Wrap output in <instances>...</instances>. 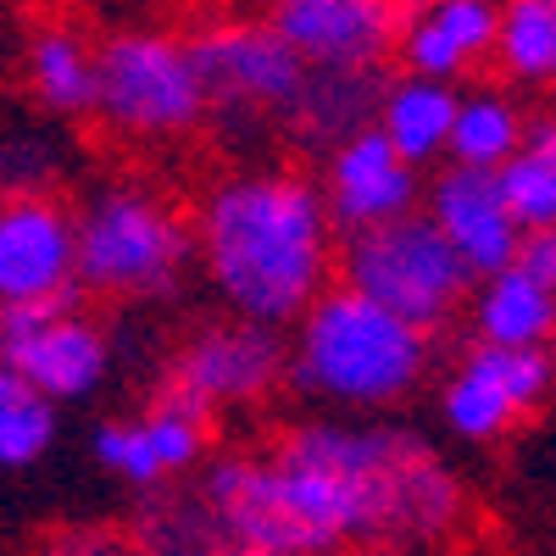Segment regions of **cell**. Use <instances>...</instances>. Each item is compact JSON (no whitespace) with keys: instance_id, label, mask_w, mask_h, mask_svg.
<instances>
[{"instance_id":"6da1fadb","label":"cell","mask_w":556,"mask_h":556,"mask_svg":"<svg viewBox=\"0 0 556 556\" xmlns=\"http://www.w3.org/2000/svg\"><path fill=\"white\" fill-rule=\"evenodd\" d=\"M190 256L228 317L285 334L334 285L340 235L323 212L317 178L301 167L251 162L201 190Z\"/></svg>"},{"instance_id":"7a4b0ae2","label":"cell","mask_w":556,"mask_h":556,"mask_svg":"<svg viewBox=\"0 0 556 556\" xmlns=\"http://www.w3.org/2000/svg\"><path fill=\"white\" fill-rule=\"evenodd\" d=\"M434 374V334L329 285L285 329V384L323 417H390Z\"/></svg>"},{"instance_id":"3957f363","label":"cell","mask_w":556,"mask_h":556,"mask_svg":"<svg viewBox=\"0 0 556 556\" xmlns=\"http://www.w3.org/2000/svg\"><path fill=\"white\" fill-rule=\"evenodd\" d=\"M78 290L112 306H162L195 273L190 217L146 178H101L73 206Z\"/></svg>"},{"instance_id":"277c9868","label":"cell","mask_w":556,"mask_h":556,"mask_svg":"<svg viewBox=\"0 0 556 556\" xmlns=\"http://www.w3.org/2000/svg\"><path fill=\"white\" fill-rule=\"evenodd\" d=\"M89 117L123 146H178L206 128V96L190 62V39L173 28H112L96 39Z\"/></svg>"},{"instance_id":"5b68a950","label":"cell","mask_w":556,"mask_h":556,"mask_svg":"<svg viewBox=\"0 0 556 556\" xmlns=\"http://www.w3.org/2000/svg\"><path fill=\"white\" fill-rule=\"evenodd\" d=\"M190 62L206 96V128L228 146L278 139L285 112L306 78L301 56L262 17H217L190 34Z\"/></svg>"},{"instance_id":"8992f818","label":"cell","mask_w":556,"mask_h":556,"mask_svg":"<svg viewBox=\"0 0 556 556\" xmlns=\"http://www.w3.org/2000/svg\"><path fill=\"white\" fill-rule=\"evenodd\" d=\"M334 273L345 290L367 295L374 306L395 312L401 323H412L424 334H440L445 323H456L462 306H468V290H473L468 267L451 256V245L434 235V223L424 212H406L395 223L345 235Z\"/></svg>"},{"instance_id":"52a82bcc","label":"cell","mask_w":556,"mask_h":556,"mask_svg":"<svg viewBox=\"0 0 556 556\" xmlns=\"http://www.w3.org/2000/svg\"><path fill=\"white\" fill-rule=\"evenodd\" d=\"M162 390L201 406L212 424L228 412H256L285 390V334L245 317L195 323L173 345Z\"/></svg>"},{"instance_id":"ba28073f","label":"cell","mask_w":556,"mask_h":556,"mask_svg":"<svg viewBox=\"0 0 556 556\" xmlns=\"http://www.w3.org/2000/svg\"><path fill=\"white\" fill-rule=\"evenodd\" d=\"M556 384L551 351L468 345L440 379V429L456 445H506L545 412Z\"/></svg>"},{"instance_id":"9c48e42d","label":"cell","mask_w":556,"mask_h":556,"mask_svg":"<svg viewBox=\"0 0 556 556\" xmlns=\"http://www.w3.org/2000/svg\"><path fill=\"white\" fill-rule=\"evenodd\" d=\"M0 362L56 412L101 395L112 379V334L78 301L0 312Z\"/></svg>"},{"instance_id":"30bf717a","label":"cell","mask_w":556,"mask_h":556,"mask_svg":"<svg viewBox=\"0 0 556 556\" xmlns=\"http://www.w3.org/2000/svg\"><path fill=\"white\" fill-rule=\"evenodd\" d=\"M212 451H217V424L201 406L167 390H156L134 417H106L89 434V456L101 462V473H112L134 495L190 484Z\"/></svg>"},{"instance_id":"8fae6325","label":"cell","mask_w":556,"mask_h":556,"mask_svg":"<svg viewBox=\"0 0 556 556\" xmlns=\"http://www.w3.org/2000/svg\"><path fill=\"white\" fill-rule=\"evenodd\" d=\"M78 301L73 267V206L56 195L0 201V312Z\"/></svg>"},{"instance_id":"7c38bea8","label":"cell","mask_w":556,"mask_h":556,"mask_svg":"<svg viewBox=\"0 0 556 556\" xmlns=\"http://www.w3.org/2000/svg\"><path fill=\"white\" fill-rule=\"evenodd\" d=\"M262 23L301 56V67L374 73L395 51L390 0H267Z\"/></svg>"},{"instance_id":"4fadbf2b","label":"cell","mask_w":556,"mask_h":556,"mask_svg":"<svg viewBox=\"0 0 556 556\" xmlns=\"http://www.w3.org/2000/svg\"><path fill=\"white\" fill-rule=\"evenodd\" d=\"M473 345L501 351H551L556 329V235H523L518 256L473 278L468 290Z\"/></svg>"},{"instance_id":"5bb4252c","label":"cell","mask_w":556,"mask_h":556,"mask_svg":"<svg viewBox=\"0 0 556 556\" xmlns=\"http://www.w3.org/2000/svg\"><path fill=\"white\" fill-rule=\"evenodd\" d=\"M317 195H323V212H329L334 235L345 240V235H362V228H379V223L417 212V201H424V173L406 167L379 128H362L323 156Z\"/></svg>"},{"instance_id":"9a60e30c","label":"cell","mask_w":556,"mask_h":556,"mask_svg":"<svg viewBox=\"0 0 556 556\" xmlns=\"http://www.w3.org/2000/svg\"><path fill=\"white\" fill-rule=\"evenodd\" d=\"M434 223V235L451 245V256L468 267V278H484L495 267H506L523 245V228L506 212L495 173H473V167H451L440 162L434 178H424V201H417Z\"/></svg>"},{"instance_id":"2e32d148","label":"cell","mask_w":556,"mask_h":556,"mask_svg":"<svg viewBox=\"0 0 556 556\" xmlns=\"http://www.w3.org/2000/svg\"><path fill=\"white\" fill-rule=\"evenodd\" d=\"M495 39V0H417L395 17V62L412 78L434 84H473L490 67Z\"/></svg>"},{"instance_id":"e0dca14e","label":"cell","mask_w":556,"mask_h":556,"mask_svg":"<svg viewBox=\"0 0 556 556\" xmlns=\"http://www.w3.org/2000/svg\"><path fill=\"white\" fill-rule=\"evenodd\" d=\"M384 67L374 73H329V67H306L295 101L285 112L278 139H290L306 156H329L334 146H345L351 134L374 128L379 112V89H384Z\"/></svg>"},{"instance_id":"ac0fdd59","label":"cell","mask_w":556,"mask_h":556,"mask_svg":"<svg viewBox=\"0 0 556 556\" xmlns=\"http://www.w3.org/2000/svg\"><path fill=\"white\" fill-rule=\"evenodd\" d=\"M17 67H23V89L39 106V117H56V123L89 117V96H96V39H84V28H73V23L28 28Z\"/></svg>"},{"instance_id":"d6986e66","label":"cell","mask_w":556,"mask_h":556,"mask_svg":"<svg viewBox=\"0 0 556 556\" xmlns=\"http://www.w3.org/2000/svg\"><path fill=\"white\" fill-rule=\"evenodd\" d=\"M451 112H456V89L434 84V78H412L395 73L379 89V112L374 128L390 139V151L406 167H440L445 162V139H451Z\"/></svg>"},{"instance_id":"ffe728a7","label":"cell","mask_w":556,"mask_h":556,"mask_svg":"<svg viewBox=\"0 0 556 556\" xmlns=\"http://www.w3.org/2000/svg\"><path fill=\"white\" fill-rule=\"evenodd\" d=\"M523 134H529V106L506 84H462L456 112H451L445 162L473 167V173H495L523 146Z\"/></svg>"},{"instance_id":"44dd1931","label":"cell","mask_w":556,"mask_h":556,"mask_svg":"<svg viewBox=\"0 0 556 556\" xmlns=\"http://www.w3.org/2000/svg\"><path fill=\"white\" fill-rule=\"evenodd\" d=\"M490 67L506 89L545 96L556 78V0H495Z\"/></svg>"},{"instance_id":"7402d4cb","label":"cell","mask_w":556,"mask_h":556,"mask_svg":"<svg viewBox=\"0 0 556 556\" xmlns=\"http://www.w3.org/2000/svg\"><path fill=\"white\" fill-rule=\"evenodd\" d=\"M123 529L139 556H228L195 484H167V490L139 495L134 518Z\"/></svg>"},{"instance_id":"603a6c76","label":"cell","mask_w":556,"mask_h":556,"mask_svg":"<svg viewBox=\"0 0 556 556\" xmlns=\"http://www.w3.org/2000/svg\"><path fill=\"white\" fill-rule=\"evenodd\" d=\"M495 190L523 235H551L556 228V123L545 112L529 117L523 146L495 167Z\"/></svg>"},{"instance_id":"cb8c5ba5","label":"cell","mask_w":556,"mask_h":556,"mask_svg":"<svg viewBox=\"0 0 556 556\" xmlns=\"http://www.w3.org/2000/svg\"><path fill=\"white\" fill-rule=\"evenodd\" d=\"M62 440V412L0 362V473H28Z\"/></svg>"},{"instance_id":"d4e9b609","label":"cell","mask_w":556,"mask_h":556,"mask_svg":"<svg viewBox=\"0 0 556 556\" xmlns=\"http://www.w3.org/2000/svg\"><path fill=\"white\" fill-rule=\"evenodd\" d=\"M67 173V146L51 128L34 123H0V201L7 195H51Z\"/></svg>"},{"instance_id":"484cf974","label":"cell","mask_w":556,"mask_h":556,"mask_svg":"<svg viewBox=\"0 0 556 556\" xmlns=\"http://www.w3.org/2000/svg\"><path fill=\"white\" fill-rule=\"evenodd\" d=\"M23 556H139L123 523H62V529H45Z\"/></svg>"},{"instance_id":"4316f807","label":"cell","mask_w":556,"mask_h":556,"mask_svg":"<svg viewBox=\"0 0 556 556\" xmlns=\"http://www.w3.org/2000/svg\"><path fill=\"white\" fill-rule=\"evenodd\" d=\"M228 556H240V551H228ZM312 556H367V551H312Z\"/></svg>"},{"instance_id":"83f0119b","label":"cell","mask_w":556,"mask_h":556,"mask_svg":"<svg viewBox=\"0 0 556 556\" xmlns=\"http://www.w3.org/2000/svg\"><path fill=\"white\" fill-rule=\"evenodd\" d=\"M390 7H395V17H401V12H412V7H417V0H390Z\"/></svg>"}]
</instances>
